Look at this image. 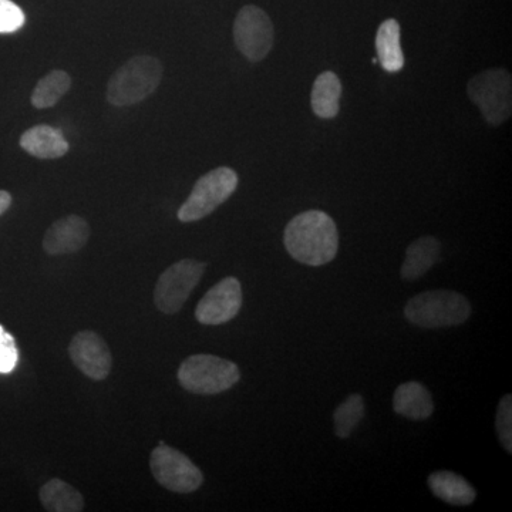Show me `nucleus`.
Instances as JSON below:
<instances>
[{
	"instance_id": "nucleus-20",
	"label": "nucleus",
	"mask_w": 512,
	"mask_h": 512,
	"mask_svg": "<svg viewBox=\"0 0 512 512\" xmlns=\"http://www.w3.org/2000/svg\"><path fill=\"white\" fill-rule=\"evenodd\" d=\"M72 79L64 70H53L37 82L32 93V104L36 109H49L69 92Z\"/></svg>"
},
{
	"instance_id": "nucleus-21",
	"label": "nucleus",
	"mask_w": 512,
	"mask_h": 512,
	"mask_svg": "<svg viewBox=\"0 0 512 512\" xmlns=\"http://www.w3.org/2000/svg\"><path fill=\"white\" fill-rule=\"evenodd\" d=\"M365 416V402L360 394H352L345 400L338 409L335 416V433L339 439H348L352 431L356 429L357 424Z\"/></svg>"
},
{
	"instance_id": "nucleus-8",
	"label": "nucleus",
	"mask_w": 512,
	"mask_h": 512,
	"mask_svg": "<svg viewBox=\"0 0 512 512\" xmlns=\"http://www.w3.org/2000/svg\"><path fill=\"white\" fill-rule=\"evenodd\" d=\"M150 468L158 484L173 493H194L204 483L200 468L181 451L163 441L151 453Z\"/></svg>"
},
{
	"instance_id": "nucleus-6",
	"label": "nucleus",
	"mask_w": 512,
	"mask_h": 512,
	"mask_svg": "<svg viewBox=\"0 0 512 512\" xmlns=\"http://www.w3.org/2000/svg\"><path fill=\"white\" fill-rule=\"evenodd\" d=\"M468 96L480 107L491 126H500L511 117V74L504 69L478 73L468 83Z\"/></svg>"
},
{
	"instance_id": "nucleus-2",
	"label": "nucleus",
	"mask_w": 512,
	"mask_h": 512,
	"mask_svg": "<svg viewBox=\"0 0 512 512\" xmlns=\"http://www.w3.org/2000/svg\"><path fill=\"white\" fill-rule=\"evenodd\" d=\"M163 63L156 57L136 56L111 76L107 100L117 107L134 106L156 92L163 79Z\"/></svg>"
},
{
	"instance_id": "nucleus-7",
	"label": "nucleus",
	"mask_w": 512,
	"mask_h": 512,
	"mask_svg": "<svg viewBox=\"0 0 512 512\" xmlns=\"http://www.w3.org/2000/svg\"><path fill=\"white\" fill-rule=\"evenodd\" d=\"M205 269L207 265L195 259H183L165 269L154 291L158 311L165 315L180 312L192 291L200 284Z\"/></svg>"
},
{
	"instance_id": "nucleus-25",
	"label": "nucleus",
	"mask_w": 512,
	"mask_h": 512,
	"mask_svg": "<svg viewBox=\"0 0 512 512\" xmlns=\"http://www.w3.org/2000/svg\"><path fill=\"white\" fill-rule=\"evenodd\" d=\"M12 204V195L8 191H0V215L5 214Z\"/></svg>"
},
{
	"instance_id": "nucleus-4",
	"label": "nucleus",
	"mask_w": 512,
	"mask_h": 512,
	"mask_svg": "<svg viewBox=\"0 0 512 512\" xmlns=\"http://www.w3.org/2000/svg\"><path fill=\"white\" fill-rule=\"evenodd\" d=\"M177 376L187 392L214 396L234 387L241 379V372L231 360L212 355H194L181 363Z\"/></svg>"
},
{
	"instance_id": "nucleus-17",
	"label": "nucleus",
	"mask_w": 512,
	"mask_h": 512,
	"mask_svg": "<svg viewBox=\"0 0 512 512\" xmlns=\"http://www.w3.org/2000/svg\"><path fill=\"white\" fill-rule=\"evenodd\" d=\"M377 60L387 73H397L404 67L400 25L397 20H384L376 35Z\"/></svg>"
},
{
	"instance_id": "nucleus-14",
	"label": "nucleus",
	"mask_w": 512,
	"mask_h": 512,
	"mask_svg": "<svg viewBox=\"0 0 512 512\" xmlns=\"http://www.w3.org/2000/svg\"><path fill=\"white\" fill-rule=\"evenodd\" d=\"M393 409L406 419L427 420L434 412L433 397L419 382L403 383L394 392Z\"/></svg>"
},
{
	"instance_id": "nucleus-5",
	"label": "nucleus",
	"mask_w": 512,
	"mask_h": 512,
	"mask_svg": "<svg viewBox=\"0 0 512 512\" xmlns=\"http://www.w3.org/2000/svg\"><path fill=\"white\" fill-rule=\"evenodd\" d=\"M238 187V175L232 168L220 167L202 175L192 188L190 197L178 210V220L195 222L208 217L229 200Z\"/></svg>"
},
{
	"instance_id": "nucleus-19",
	"label": "nucleus",
	"mask_w": 512,
	"mask_h": 512,
	"mask_svg": "<svg viewBox=\"0 0 512 512\" xmlns=\"http://www.w3.org/2000/svg\"><path fill=\"white\" fill-rule=\"evenodd\" d=\"M40 503L50 512H80L84 510L83 495L67 484L66 481L53 478L40 490Z\"/></svg>"
},
{
	"instance_id": "nucleus-12",
	"label": "nucleus",
	"mask_w": 512,
	"mask_h": 512,
	"mask_svg": "<svg viewBox=\"0 0 512 512\" xmlns=\"http://www.w3.org/2000/svg\"><path fill=\"white\" fill-rule=\"evenodd\" d=\"M90 238V227L79 215H67L47 229L43 249L49 255H67L80 251Z\"/></svg>"
},
{
	"instance_id": "nucleus-23",
	"label": "nucleus",
	"mask_w": 512,
	"mask_h": 512,
	"mask_svg": "<svg viewBox=\"0 0 512 512\" xmlns=\"http://www.w3.org/2000/svg\"><path fill=\"white\" fill-rule=\"evenodd\" d=\"M25 13L12 0H0V33L18 32L25 25Z\"/></svg>"
},
{
	"instance_id": "nucleus-18",
	"label": "nucleus",
	"mask_w": 512,
	"mask_h": 512,
	"mask_svg": "<svg viewBox=\"0 0 512 512\" xmlns=\"http://www.w3.org/2000/svg\"><path fill=\"white\" fill-rule=\"evenodd\" d=\"M342 83L333 72L318 76L312 89V110L320 119H333L339 113Z\"/></svg>"
},
{
	"instance_id": "nucleus-1",
	"label": "nucleus",
	"mask_w": 512,
	"mask_h": 512,
	"mask_svg": "<svg viewBox=\"0 0 512 512\" xmlns=\"http://www.w3.org/2000/svg\"><path fill=\"white\" fill-rule=\"evenodd\" d=\"M284 242L295 261L309 266L326 265L338 254V228L326 212H302L286 225Z\"/></svg>"
},
{
	"instance_id": "nucleus-22",
	"label": "nucleus",
	"mask_w": 512,
	"mask_h": 512,
	"mask_svg": "<svg viewBox=\"0 0 512 512\" xmlns=\"http://www.w3.org/2000/svg\"><path fill=\"white\" fill-rule=\"evenodd\" d=\"M497 433L508 454L512 453V397L505 394L498 404Z\"/></svg>"
},
{
	"instance_id": "nucleus-24",
	"label": "nucleus",
	"mask_w": 512,
	"mask_h": 512,
	"mask_svg": "<svg viewBox=\"0 0 512 512\" xmlns=\"http://www.w3.org/2000/svg\"><path fill=\"white\" fill-rule=\"evenodd\" d=\"M18 360L19 352L15 338L0 326V373L6 375L15 370Z\"/></svg>"
},
{
	"instance_id": "nucleus-3",
	"label": "nucleus",
	"mask_w": 512,
	"mask_h": 512,
	"mask_svg": "<svg viewBox=\"0 0 512 512\" xmlns=\"http://www.w3.org/2000/svg\"><path fill=\"white\" fill-rule=\"evenodd\" d=\"M471 305L466 296L454 291H427L414 296L404 308V316L423 329H441L467 322Z\"/></svg>"
},
{
	"instance_id": "nucleus-16",
	"label": "nucleus",
	"mask_w": 512,
	"mask_h": 512,
	"mask_svg": "<svg viewBox=\"0 0 512 512\" xmlns=\"http://www.w3.org/2000/svg\"><path fill=\"white\" fill-rule=\"evenodd\" d=\"M429 487L437 498L457 507H464L476 501L477 494L473 485L451 471H436L431 474Z\"/></svg>"
},
{
	"instance_id": "nucleus-11",
	"label": "nucleus",
	"mask_w": 512,
	"mask_h": 512,
	"mask_svg": "<svg viewBox=\"0 0 512 512\" xmlns=\"http://www.w3.org/2000/svg\"><path fill=\"white\" fill-rule=\"evenodd\" d=\"M69 353L77 369L89 379L100 382L110 375L113 357L109 346L92 330L77 333L70 343Z\"/></svg>"
},
{
	"instance_id": "nucleus-10",
	"label": "nucleus",
	"mask_w": 512,
	"mask_h": 512,
	"mask_svg": "<svg viewBox=\"0 0 512 512\" xmlns=\"http://www.w3.org/2000/svg\"><path fill=\"white\" fill-rule=\"evenodd\" d=\"M242 308V286L229 276L212 286L195 309V318L202 325H224L238 315Z\"/></svg>"
},
{
	"instance_id": "nucleus-15",
	"label": "nucleus",
	"mask_w": 512,
	"mask_h": 512,
	"mask_svg": "<svg viewBox=\"0 0 512 512\" xmlns=\"http://www.w3.org/2000/svg\"><path fill=\"white\" fill-rule=\"evenodd\" d=\"M440 242L433 237H423L412 242L406 251L402 266L404 281H417L439 262Z\"/></svg>"
},
{
	"instance_id": "nucleus-9",
	"label": "nucleus",
	"mask_w": 512,
	"mask_h": 512,
	"mask_svg": "<svg viewBox=\"0 0 512 512\" xmlns=\"http://www.w3.org/2000/svg\"><path fill=\"white\" fill-rule=\"evenodd\" d=\"M234 40L239 52L251 62H261L274 46L275 32L272 20L256 6L239 10L234 23Z\"/></svg>"
},
{
	"instance_id": "nucleus-13",
	"label": "nucleus",
	"mask_w": 512,
	"mask_h": 512,
	"mask_svg": "<svg viewBox=\"0 0 512 512\" xmlns=\"http://www.w3.org/2000/svg\"><path fill=\"white\" fill-rule=\"evenodd\" d=\"M20 146L30 156L53 160L69 153V143L64 138L62 131L50 126H35L29 128L20 137Z\"/></svg>"
}]
</instances>
